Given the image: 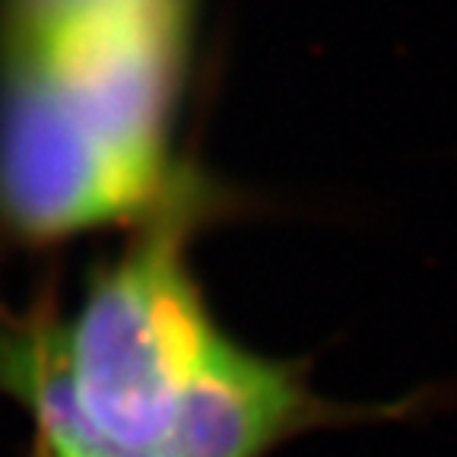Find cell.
<instances>
[{"mask_svg": "<svg viewBox=\"0 0 457 457\" xmlns=\"http://www.w3.org/2000/svg\"><path fill=\"white\" fill-rule=\"evenodd\" d=\"M407 410L410 403H334L308 385L305 362L261 356L220 330L153 457H270L314 428L394 420Z\"/></svg>", "mask_w": 457, "mask_h": 457, "instance_id": "obj_3", "label": "cell"}, {"mask_svg": "<svg viewBox=\"0 0 457 457\" xmlns=\"http://www.w3.org/2000/svg\"><path fill=\"white\" fill-rule=\"evenodd\" d=\"M197 0H0V232L134 222L175 171Z\"/></svg>", "mask_w": 457, "mask_h": 457, "instance_id": "obj_1", "label": "cell"}, {"mask_svg": "<svg viewBox=\"0 0 457 457\" xmlns=\"http://www.w3.org/2000/svg\"><path fill=\"white\" fill-rule=\"evenodd\" d=\"M26 457H83V454H71V451H61L54 445L42 442V438H32V448ZM112 457H153V454H112Z\"/></svg>", "mask_w": 457, "mask_h": 457, "instance_id": "obj_4", "label": "cell"}, {"mask_svg": "<svg viewBox=\"0 0 457 457\" xmlns=\"http://www.w3.org/2000/svg\"><path fill=\"white\" fill-rule=\"evenodd\" d=\"M216 204L213 181L181 165L124 248L86 273L64 318V362L89 457L159 454L169 438L181 394L222 330L187 264Z\"/></svg>", "mask_w": 457, "mask_h": 457, "instance_id": "obj_2", "label": "cell"}]
</instances>
